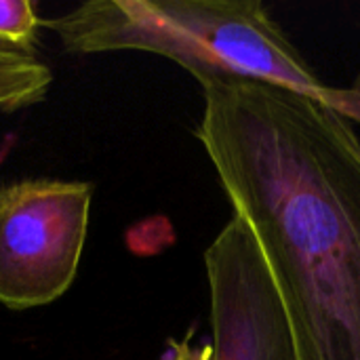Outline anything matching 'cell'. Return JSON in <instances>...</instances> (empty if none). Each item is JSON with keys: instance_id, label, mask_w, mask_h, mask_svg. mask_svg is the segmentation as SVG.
<instances>
[{"instance_id": "52a82bcc", "label": "cell", "mask_w": 360, "mask_h": 360, "mask_svg": "<svg viewBox=\"0 0 360 360\" xmlns=\"http://www.w3.org/2000/svg\"><path fill=\"white\" fill-rule=\"evenodd\" d=\"M316 99L323 101L333 112H338L340 116H344L348 122L354 120L360 124V72L356 74L354 82L346 89L325 84Z\"/></svg>"}, {"instance_id": "3957f363", "label": "cell", "mask_w": 360, "mask_h": 360, "mask_svg": "<svg viewBox=\"0 0 360 360\" xmlns=\"http://www.w3.org/2000/svg\"><path fill=\"white\" fill-rule=\"evenodd\" d=\"M93 186L23 179L0 186V304L57 302L74 283L89 232Z\"/></svg>"}, {"instance_id": "7a4b0ae2", "label": "cell", "mask_w": 360, "mask_h": 360, "mask_svg": "<svg viewBox=\"0 0 360 360\" xmlns=\"http://www.w3.org/2000/svg\"><path fill=\"white\" fill-rule=\"evenodd\" d=\"M46 25L70 53L146 51L196 80L234 76L314 99L325 86L257 0H93Z\"/></svg>"}, {"instance_id": "5b68a950", "label": "cell", "mask_w": 360, "mask_h": 360, "mask_svg": "<svg viewBox=\"0 0 360 360\" xmlns=\"http://www.w3.org/2000/svg\"><path fill=\"white\" fill-rule=\"evenodd\" d=\"M53 72L32 53L0 46V110L38 103L51 89Z\"/></svg>"}, {"instance_id": "277c9868", "label": "cell", "mask_w": 360, "mask_h": 360, "mask_svg": "<svg viewBox=\"0 0 360 360\" xmlns=\"http://www.w3.org/2000/svg\"><path fill=\"white\" fill-rule=\"evenodd\" d=\"M213 360H297L291 329L249 226L232 213L205 251Z\"/></svg>"}, {"instance_id": "ba28073f", "label": "cell", "mask_w": 360, "mask_h": 360, "mask_svg": "<svg viewBox=\"0 0 360 360\" xmlns=\"http://www.w3.org/2000/svg\"><path fill=\"white\" fill-rule=\"evenodd\" d=\"M162 360H213L211 344H192V338L186 335L184 340H173L167 346Z\"/></svg>"}, {"instance_id": "6da1fadb", "label": "cell", "mask_w": 360, "mask_h": 360, "mask_svg": "<svg viewBox=\"0 0 360 360\" xmlns=\"http://www.w3.org/2000/svg\"><path fill=\"white\" fill-rule=\"evenodd\" d=\"M196 127L251 230L297 360H360V139L323 101L207 76Z\"/></svg>"}, {"instance_id": "8992f818", "label": "cell", "mask_w": 360, "mask_h": 360, "mask_svg": "<svg viewBox=\"0 0 360 360\" xmlns=\"http://www.w3.org/2000/svg\"><path fill=\"white\" fill-rule=\"evenodd\" d=\"M40 17L30 0H0V46L30 53L38 40Z\"/></svg>"}]
</instances>
